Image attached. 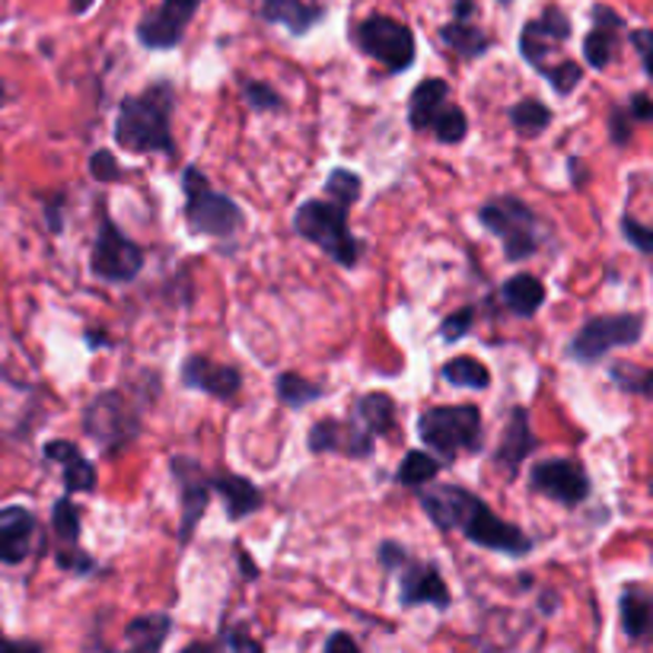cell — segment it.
<instances>
[{"mask_svg": "<svg viewBox=\"0 0 653 653\" xmlns=\"http://www.w3.org/2000/svg\"><path fill=\"white\" fill-rule=\"evenodd\" d=\"M418 501L443 533H462L472 545L498 555L523 557L533 552L530 535L516 530L504 516H498L479 494H472L462 484H436L428 491L421 488Z\"/></svg>", "mask_w": 653, "mask_h": 653, "instance_id": "obj_1", "label": "cell"}, {"mask_svg": "<svg viewBox=\"0 0 653 653\" xmlns=\"http://www.w3.org/2000/svg\"><path fill=\"white\" fill-rule=\"evenodd\" d=\"M175 87L170 80H157L141 93H131L119 102V119L112 138L128 153H175L172 138Z\"/></svg>", "mask_w": 653, "mask_h": 653, "instance_id": "obj_2", "label": "cell"}, {"mask_svg": "<svg viewBox=\"0 0 653 653\" xmlns=\"http://www.w3.org/2000/svg\"><path fill=\"white\" fill-rule=\"evenodd\" d=\"M418 436L440 462H456L462 453L475 456L484 446L482 409L465 405H436L418 418Z\"/></svg>", "mask_w": 653, "mask_h": 653, "instance_id": "obj_3", "label": "cell"}, {"mask_svg": "<svg viewBox=\"0 0 653 653\" xmlns=\"http://www.w3.org/2000/svg\"><path fill=\"white\" fill-rule=\"evenodd\" d=\"M297 237L319 245L335 265L354 268L361 262L363 242L348 227V208L332 198H310L293 211Z\"/></svg>", "mask_w": 653, "mask_h": 653, "instance_id": "obj_4", "label": "cell"}, {"mask_svg": "<svg viewBox=\"0 0 653 653\" xmlns=\"http://www.w3.org/2000/svg\"><path fill=\"white\" fill-rule=\"evenodd\" d=\"M182 192H185V220L194 237L208 240H230L245 223L242 208L230 194L218 192L211 179L198 167H185L182 172Z\"/></svg>", "mask_w": 653, "mask_h": 653, "instance_id": "obj_5", "label": "cell"}, {"mask_svg": "<svg viewBox=\"0 0 653 653\" xmlns=\"http://www.w3.org/2000/svg\"><path fill=\"white\" fill-rule=\"evenodd\" d=\"M479 223L491 237H498L504 245L508 262H526L539 252V220L535 211L520 201L516 194H501L479 208Z\"/></svg>", "mask_w": 653, "mask_h": 653, "instance_id": "obj_6", "label": "cell"}, {"mask_svg": "<svg viewBox=\"0 0 653 653\" xmlns=\"http://www.w3.org/2000/svg\"><path fill=\"white\" fill-rule=\"evenodd\" d=\"M83 434L97 440L99 446L112 456L134 443L141 434V412L128 402V395L119 389L99 392L97 399L83 409Z\"/></svg>", "mask_w": 653, "mask_h": 653, "instance_id": "obj_7", "label": "cell"}, {"mask_svg": "<svg viewBox=\"0 0 653 653\" xmlns=\"http://www.w3.org/2000/svg\"><path fill=\"white\" fill-rule=\"evenodd\" d=\"M644 332H647V322L641 313L593 315L571 339L567 354L581 363H600L615 348H634L637 341L644 339Z\"/></svg>", "mask_w": 653, "mask_h": 653, "instance_id": "obj_8", "label": "cell"}, {"mask_svg": "<svg viewBox=\"0 0 653 653\" xmlns=\"http://www.w3.org/2000/svg\"><path fill=\"white\" fill-rule=\"evenodd\" d=\"M354 42L366 58L386 64L389 73L409 71L414 58H418L412 29L402 20L383 17V13H373V17H366L354 26Z\"/></svg>", "mask_w": 653, "mask_h": 653, "instance_id": "obj_9", "label": "cell"}, {"mask_svg": "<svg viewBox=\"0 0 653 653\" xmlns=\"http://www.w3.org/2000/svg\"><path fill=\"white\" fill-rule=\"evenodd\" d=\"M90 271L109 284H131L144 271V249L128 240L109 214L99 223L97 242L90 252Z\"/></svg>", "mask_w": 653, "mask_h": 653, "instance_id": "obj_10", "label": "cell"}, {"mask_svg": "<svg viewBox=\"0 0 653 653\" xmlns=\"http://www.w3.org/2000/svg\"><path fill=\"white\" fill-rule=\"evenodd\" d=\"M530 484H533V491L552 498L561 508H581L593 491L583 462L564 460V456L535 462L530 469Z\"/></svg>", "mask_w": 653, "mask_h": 653, "instance_id": "obj_11", "label": "cell"}, {"mask_svg": "<svg viewBox=\"0 0 653 653\" xmlns=\"http://www.w3.org/2000/svg\"><path fill=\"white\" fill-rule=\"evenodd\" d=\"M170 472L179 488V501H182V523H179V542L185 545L198 523L204 520V513L211 508V475L204 472V465L192 456H172Z\"/></svg>", "mask_w": 653, "mask_h": 653, "instance_id": "obj_12", "label": "cell"}, {"mask_svg": "<svg viewBox=\"0 0 653 653\" xmlns=\"http://www.w3.org/2000/svg\"><path fill=\"white\" fill-rule=\"evenodd\" d=\"M201 0H163L138 23V42L150 51H170L185 39V29L198 13Z\"/></svg>", "mask_w": 653, "mask_h": 653, "instance_id": "obj_13", "label": "cell"}, {"mask_svg": "<svg viewBox=\"0 0 653 653\" xmlns=\"http://www.w3.org/2000/svg\"><path fill=\"white\" fill-rule=\"evenodd\" d=\"M307 443H310L313 453H339V456H348V460H366V456H373V443L376 440L348 414L344 421L341 418L315 421L313 428H310Z\"/></svg>", "mask_w": 653, "mask_h": 653, "instance_id": "obj_14", "label": "cell"}, {"mask_svg": "<svg viewBox=\"0 0 653 653\" xmlns=\"http://www.w3.org/2000/svg\"><path fill=\"white\" fill-rule=\"evenodd\" d=\"M402 577H399V603L402 609H414V605H434L436 612H446L453 596H450V586L440 577V567L434 561H405L402 567Z\"/></svg>", "mask_w": 653, "mask_h": 653, "instance_id": "obj_15", "label": "cell"}, {"mask_svg": "<svg viewBox=\"0 0 653 653\" xmlns=\"http://www.w3.org/2000/svg\"><path fill=\"white\" fill-rule=\"evenodd\" d=\"M182 386L204 392L211 399H237L242 389V373L230 363H218L204 354H189L179 366Z\"/></svg>", "mask_w": 653, "mask_h": 653, "instance_id": "obj_16", "label": "cell"}, {"mask_svg": "<svg viewBox=\"0 0 653 653\" xmlns=\"http://www.w3.org/2000/svg\"><path fill=\"white\" fill-rule=\"evenodd\" d=\"M571 32H574V26L564 17V10L561 7H549V10H542V17H535V20L523 26L520 54L533 64L535 71H542L545 68V51L552 49V46L567 42Z\"/></svg>", "mask_w": 653, "mask_h": 653, "instance_id": "obj_17", "label": "cell"}, {"mask_svg": "<svg viewBox=\"0 0 653 653\" xmlns=\"http://www.w3.org/2000/svg\"><path fill=\"white\" fill-rule=\"evenodd\" d=\"M590 17H593V29L583 39V61L596 71H605L615 61L619 32L625 29V17H619L612 7H603V3H596Z\"/></svg>", "mask_w": 653, "mask_h": 653, "instance_id": "obj_18", "label": "cell"}, {"mask_svg": "<svg viewBox=\"0 0 653 653\" xmlns=\"http://www.w3.org/2000/svg\"><path fill=\"white\" fill-rule=\"evenodd\" d=\"M36 513L20 508H3L0 510V564H23L26 557L32 555L36 545Z\"/></svg>", "mask_w": 653, "mask_h": 653, "instance_id": "obj_19", "label": "cell"}, {"mask_svg": "<svg viewBox=\"0 0 653 653\" xmlns=\"http://www.w3.org/2000/svg\"><path fill=\"white\" fill-rule=\"evenodd\" d=\"M46 460L61 465L64 494H90V491H97V465L77 450V443H71V440H49L46 443Z\"/></svg>", "mask_w": 653, "mask_h": 653, "instance_id": "obj_20", "label": "cell"}, {"mask_svg": "<svg viewBox=\"0 0 653 653\" xmlns=\"http://www.w3.org/2000/svg\"><path fill=\"white\" fill-rule=\"evenodd\" d=\"M211 488L220 494L230 520H245V516L265 508L262 488L249 482L245 475H237V472H211Z\"/></svg>", "mask_w": 653, "mask_h": 653, "instance_id": "obj_21", "label": "cell"}, {"mask_svg": "<svg viewBox=\"0 0 653 653\" xmlns=\"http://www.w3.org/2000/svg\"><path fill=\"white\" fill-rule=\"evenodd\" d=\"M262 17L268 23L284 26L291 36H307L325 20V7L315 0H262Z\"/></svg>", "mask_w": 653, "mask_h": 653, "instance_id": "obj_22", "label": "cell"}, {"mask_svg": "<svg viewBox=\"0 0 653 653\" xmlns=\"http://www.w3.org/2000/svg\"><path fill=\"white\" fill-rule=\"evenodd\" d=\"M539 446V440L533 434V424H530V412L526 409H513L510 412V424L504 428V436H501V446H498V462H504L510 472L520 469V462L526 460Z\"/></svg>", "mask_w": 653, "mask_h": 653, "instance_id": "obj_23", "label": "cell"}, {"mask_svg": "<svg viewBox=\"0 0 653 653\" xmlns=\"http://www.w3.org/2000/svg\"><path fill=\"white\" fill-rule=\"evenodd\" d=\"M501 300L510 315L516 319H533L545 307V284L535 274H513L501 284Z\"/></svg>", "mask_w": 653, "mask_h": 653, "instance_id": "obj_24", "label": "cell"}, {"mask_svg": "<svg viewBox=\"0 0 653 653\" xmlns=\"http://www.w3.org/2000/svg\"><path fill=\"white\" fill-rule=\"evenodd\" d=\"M351 418L373 440H380V436L392 434V428H395V402L389 392H363L351 409Z\"/></svg>", "mask_w": 653, "mask_h": 653, "instance_id": "obj_25", "label": "cell"}, {"mask_svg": "<svg viewBox=\"0 0 653 653\" xmlns=\"http://www.w3.org/2000/svg\"><path fill=\"white\" fill-rule=\"evenodd\" d=\"M446 102H450V83L446 80H440V77L421 80L412 90V97H409V124H412L414 131L431 128L434 115Z\"/></svg>", "mask_w": 653, "mask_h": 653, "instance_id": "obj_26", "label": "cell"}, {"mask_svg": "<svg viewBox=\"0 0 653 653\" xmlns=\"http://www.w3.org/2000/svg\"><path fill=\"white\" fill-rule=\"evenodd\" d=\"M172 634V615L170 612H150V615H138L134 622H128L124 629V641L128 647L141 653H157L167 647Z\"/></svg>", "mask_w": 653, "mask_h": 653, "instance_id": "obj_27", "label": "cell"}, {"mask_svg": "<svg viewBox=\"0 0 653 653\" xmlns=\"http://www.w3.org/2000/svg\"><path fill=\"white\" fill-rule=\"evenodd\" d=\"M440 39H443L446 49L456 51L462 61H475V58H482V54L494 49L491 36L482 32L472 20H453V23H446L440 29Z\"/></svg>", "mask_w": 653, "mask_h": 653, "instance_id": "obj_28", "label": "cell"}, {"mask_svg": "<svg viewBox=\"0 0 653 653\" xmlns=\"http://www.w3.org/2000/svg\"><path fill=\"white\" fill-rule=\"evenodd\" d=\"M274 389H278V399H281L288 409H307V405H313V402H319V399L325 395V386H322V383L307 380V376L297 373V370L278 373Z\"/></svg>", "mask_w": 653, "mask_h": 653, "instance_id": "obj_29", "label": "cell"}, {"mask_svg": "<svg viewBox=\"0 0 653 653\" xmlns=\"http://www.w3.org/2000/svg\"><path fill=\"white\" fill-rule=\"evenodd\" d=\"M510 124H513V131L516 134H523V138H539V134H545L549 131V124H552V109L542 102V99H520L516 106H510L508 112Z\"/></svg>", "mask_w": 653, "mask_h": 653, "instance_id": "obj_30", "label": "cell"}, {"mask_svg": "<svg viewBox=\"0 0 653 653\" xmlns=\"http://www.w3.org/2000/svg\"><path fill=\"white\" fill-rule=\"evenodd\" d=\"M619 619H622L625 637L641 641L647 634V629H651V600L637 586H629L622 593V603H619Z\"/></svg>", "mask_w": 653, "mask_h": 653, "instance_id": "obj_31", "label": "cell"}, {"mask_svg": "<svg viewBox=\"0 0 653 653\" xmlns=\"http://www.w3.org/2000/svg\"><path fill=\"white\" fill-rule=\"evenodd\" d=\"M443 380L450 383V386L456 389H472V392H484V389L491 386V373H488V366L482 361H475V358H453V361L443 363Z\"/></svg>", "mask_w": 653, "mask_h": 653, "instance_id": "obj_32", "label": "cell"}, {"mask_svg": "<svg viewBox=\"0 0 653 653\" xmlns=\"http://www.w3.org/2000/svg\"><path fill=\"white\" fill-rule=\"evenodd\" d=\"M440 465L443 462L436 460L431 450H409L402 465H399V472H395V479L405 488H424L440 475Z\"/></svg>", "mask_w": 653, "mask_h": 653, "instance_id": "obj_33", "label": "cell"}, {"mask_svg": "<svg viewBox=\"0 0 653 653\" xmlns=\"http://www.w3.org/2000/svg\"><path fill=\"white\" fill-rule=\"evenodd\" d=\"M73 494H61L51 508V530L61 539V545H77L83 533V510L71 501Z\"/></svg>", "mask_w": 653, "mask_h": 653, "instance_id": "obj_34", "label": "cell"}, {"mask_svg": "<svg viewBox=\"0 0 653 653\" xmlns=\"http://www.w3.org/2000/svg\"><path fill=\"white\" fill-rule=\"evenodd\" d=\"M609 376L622 392L641 395V399H651L653 395V373L647 366H641V363H612Z\"/></svg>", "mask_w": 653, "mask_h": 653, "instance_id": "obj_35", "label": "cell"}, {"mask_svg": "<svg viewBox=\"0 0 653 653\" xmlns=\"http://www.w3.org/2000/svg\"><path fill=\"white\" fill-rule=\"evenodd\" d=\"M431 131H434V138L440 144H462L465 134H469V119H465V112H462L460 106L446 102L434 115V121H431Z\"/></svg>", "mask_w": 653, "mask_h": 653, "instance_id": "obj_36", "label": "cell"}, {"mask_svg": "<svg viewBox=\"0 0 653 653\" xmlns=\"http://www.w3.org/2000/svg\"><path fill=\"white\" fill-rule=\"evenodd\" d=\"M363 192V182L358 172L344 170V167H335V170L329 172V179H325V194L332 198V201H339L344 208H351V204H358L361 201Z\"/></svg>", "mask_w": 653, "mask_h": 653, "instance_id": "obj_37", "label": "cell"}, {"mask_svg": "<svg viewBox=\"0 0 653 653\" xmlns=\"http://www.w3.org/2000/svg\"><path fill=\"white\" fill-rule=\"evenodd\" d=\"M242 99H245V106L252 112H284L288 109L284 97L265 80H245L242 83Z\"/></svg>", "mask_w": 653, "mask_h": 653, "instance_id": "obj_38", "label": "cell"}, {"mask_svg": "<svg viewBox=\"0 0 653 653\" xmlns=\"http://www.w3.org/2000/svg\"><path fill=\"white\" fill-rule=\"evenodd\" d=\"M539 73L555 87L557 97H571L577 90V83L583 80V68L577 61H561L557 68H542Z\"/></svg>", "mask_w": 653, "mask_h": 653, "instance_id": "obj_39", "label": "cell"}, {"mask_svg": "<svg viewBox=\"0 0 653 653\" xmlns=\"http://www.w3.org/2000/svg\"><path fill=\"white\" fill-rule=\"evenodd\" d=\"M475 325V307H462L456 313H450L443 322H440V339L443 341H462Z\"/></svg>", "mask_w": 653, "mask_h": 653, "instance_id": "obj_40", "label": "cell"}, {"mask_svg": "<svg viewBox=\"0 0 653 653\" xmlns=\"http://www.w3.org/2000/svg\"><path fill=\"white\" fill-rule=\"evenodd\" d=\"M90 175L97 179V182H119L124 170L119 167V160H115V153L112 150H93V157H90Z\"/></svg>", "mask_w": 653, "mask_h": 653, "instance_id": "obj_41", "label": "cell"}, {"mask_svg": "<svg viewBox=\"0 0 653 653\" xmlns=\"http://www.w3.org/2000/svg\"><path fill=\"white\" fill-rule=\"evenodd\" d=\"M58 567L83 577V574H93V571H97V561L87 555V552H80V545H61V552H58Z\"/></svg>", "mask_w": 653, "mask_h": 653, "instance_id": "obj_42", "label": "cell"}, {"mask_svg": "<svg viewBox=\"0 0 653 653\" xmlns=\"http://www.w3.org/2000/svg\"><path fill=\"white\" fill-rule=\"evenodd\" d=\"M622 233H625V240L641 252V255H651L653 252V233L651 227H644L637 218H631V214H625L622 218Z\"/></svg>", "mask_w": 653, "mask_h": 653, "instance_id": "obj_43", "label": "cell"}, {"mask_svg": "<svg viewBox=\"0 0 653 653\" xmlns=\"http://www.w3.org/2000/svg\"><path fill=\"white\" fill-rule=\"evenodd\" d=\"M631 115L625 106H615L612 115H609V138L615 147H625L631 141Z\"/></svg>", "mask_w": 653, "mask_h": 653, "instance_id": "obj_44", "label": "cell"}, {"mask_svg": "<svg viewBox=\"0 0 653 653\" xmlns=\"http://www.w3.org/2000/svg\"><path fill=\"white\" fill-rule=\"evenodd\" d=\"M380 564H383V567H386V571H399V567H402V564H405V561H409V549H405V545H399V542H392V539H386V542H383V545H380Z\"/></svg>", "mask_w": 653, "mask_h": 653, "instance_id": "obj_45", "label": "cell"}, {"mask_svg": "<svg viewBox=\"0 0 653 653\" xmlns=\"http://www.w3.org/2000/svg\"><path fill=\"white\" fill-rule=\"evenodd\" d=\"M220 647H227V651H252V653L262 651V644H259V641H252L245 631H233V629H227L223 641H220Z\"/></svg>", "mask_w": 653, "mask_h": 653, "instance_id": "obj_46", "label": "cell"}, {"mask_svg": "<svg viewBox=\"0 0 653 653\" xmlns=\"http://www.w3.org/2000/svg\"><path fill=\"white\" fill-rule=\"evenodd\" d=\"M631 42H634V49H637V58H641V68H644V73L651 77V73H653V61H651V29H634V32H631Z\"/></svg>", "mask_w": 653, "mask_h": 653, "instance_id": "obj_47", "label": "cell"}, {"mask_svg": "<svg viewBox=\"0 0 653 653\" xmlns=\"http://www.w3.org/2000/svg\"><path fill=\"white\" fill-rule=\"evenodd\" d=\"M42 208H46V220H49L51 233H61V230H64V218H61L64 198H46V201H42Z\"/></svg>", "mask_w": 653, "mask_h": 653, "instance_id": "obj_48", "label": "cell"}, {"mask_svg": "<svg viewBox=\"0 0 653 653\" xmlns=\"http://www.w3.org/2000/svg\"><path fill=\"white\" fill-rule=\"evenodd\" d=\"M629 115L634 121H651L653 119V106L647 93H634L629 102Z\"/></svg>", "mask_w": 653, "mask_h": 653, "instance_id": "obj_49", "label": "cell"}, {"mask_svg": "<svg viewBox=\"0 0 653 653\" xmlns=\"http://www.w3.org/2000/svg\"><path fill=\"white\" fill-rule=\"evenodd\" d=\"M325 651H351L358 653L361 651V644L348 634V631H332L329 637H325Z\"/></svg>", "mask_w": 653, "mask_h": 653, "instance_id": "obj_50", "label": "cell"}, {"mask_svg": "<svg viewBox=\"0 0 653 653\" xmlns=\"http://www.w3.org/2000/svg\"><path fill=\"white\" fill-rule=\"evenodd\" d=\"M237 561H240V571L245 581H259L262 577V571H259V564L252 561V555L242 549V545H237Z\"/></svg>", "mask_w": 653, "mask_h": 653, "instance_id": "obj_51", "label": "cell"}, {"mask_svg": "<svg viewBox=\"0 0 653 653\" xmlns=\"http://www.w3.org/2000/svg\"><path fill=\"white\" fill-rule=\"evenodd\" d=\"M479 13V3L475 0H456L453 3V20H472Z\"/></svg>", "mask_w": 653, "mask_h": 653, "instance_id": "obj_52", "label": "cell"}, {"mask_svg": "<svg viewBox=\"0 0 653 653\" xmlns=\"http://www.w3.org/2000/svg\"><path fill=\"white\" fill-rule=\"evenodd\" d=\"M567 170H571V182H574V185H583V182H586V167H583L581 160H577V157H571V160H567Z\"/></svg>", "mask_w": 653, "mask_h": 653, "instance_id": "obj_53", "label": "cell"}, {"mask_svg": "<svg viewBox=\"0 0 653 653\" xmlns=\"http://www.w3.org/2000/svg\"><path fill=\"white\" fill-rule=\"evenodd\" d=\"M93 3H97V0H71V13L73 17H80V13H87Z\"/></svg>", "mask_w": 653, "mask_h": 653, "instance_id": "obj_54", "label": "cell"}, {"mask_svg": "<svg viewBox=\"0 0 653 653\" xmlns=\"http://www.w3.org/2000/svg\"><path fill=\"white\" fill-rule=\"evenodd\" d=\"M83 339H87V344H102V348H109V344H112V341L106 339L102 332H87Z\"/></svg>", "mask_w": 653, "mask_h": 653, "instance_id": "obj_55", "label": "cell"}, {"mask_svg": "<svg viewBox=\"0 0 653 653\" xmlns=\"http://www.w3.org/2000/svg\"><path fill=\"white\" fill-rule=\"evenodd\" d=\"M7 102V87H3V80H0V106Z\"/></svg>", "mask_w": 653, "mask_h": 653, "instance_id": "obj_56", "label": "cell"}, {"mask_svg": "<svg viewBox=\"0 0 653 653\" xmlns=\"http://www.w3.org/2000/svg\"><path fill=\"white\" fill-rule=\"evenodd\" d=\"M498 3H513V0H498Z\"/></svg>", "mask_w": 653, "mask_h": 653, "instance_id": "obj_57", "label": "cell"}]
</instances>
